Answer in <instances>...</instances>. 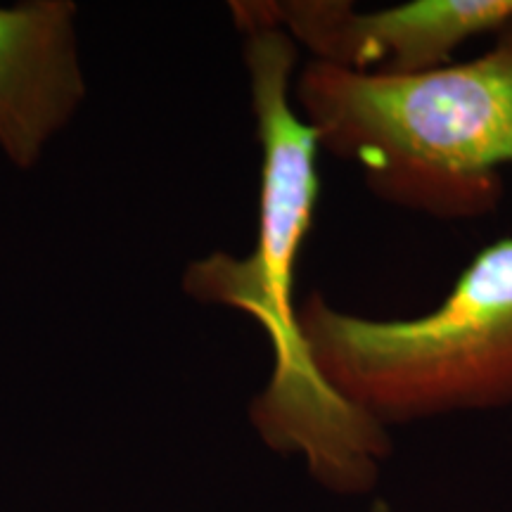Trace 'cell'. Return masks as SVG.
<instances>
[{"label": "cell", "mask_w": 512, "mask_h": 512, "mask_svg": "<svg viewBox=\"0 0 512 512\" xmlns=\"http://www.w3.org/2000/svg\"><path fill=\"white\" fill-rule=\"evenodd\" d=\"M245 31V62L259 128L261 188L256 245L245 259L211 254L185 271V292L254 318L273 351V373L252 403L268 446L302 453L320 482L339 491L368 489L389 448L384 427L332 392L313 366L294 306V264L320 195L318 138L290 102L297 43L252 8L233 3Z\"/></svg>", "instance_id": "6da1fadb"}, {"label": "cell", "mask_w": 512, "mask_h": 512, "mask_svg": "<svg viewBox=\"0 0 512 512\" xmlns=\"http://www.w3.org/2000/svg\"><path fill=\"white\" fill-rule=\"evenodd\" d=\"M299 328L323 382L380 427L512 406V235L430 313L363 318L313 292Z\"/></svg>", "instance_id": "3957f363"}, {"label": "cell", "mask_w": 512, "mask_h": 512, "mask_svg": "<svg viewBox=\"0 0 512 512\" xmlns=\"http://www.w3.org/2000/svg\"><path fill=\"white\" fill-rule=\"evenodd\" d=\"M259 15L309 48L313 60L358 74L408 76L446 67L470 38L512 22V0H413L361 12L347 0L254 3Z\"/></svg>", "instance_id": "277c9868"}, {"label": "cell", "mask_w": 512, "mask_h": 512, "mask_svg": "<svg viewBox=\"0 0 512 512\" xmlns=\"http://www.w3.org/2000/svg\"><path fill=\"white\" fill-rule=\"evenodd\" d=\"M320 150L358 166L394 207L472 221L503 202L512 164V22L470 62L408 76L311 60L294 83Z\"/></svg>", "instance_id": "7a4b0ae2"}, {"label": "cell", "mask_w": 512, "mask_h": 512, "mask_svg": "<svg viewBox=\"0 0 512 512\" xmlns=\"http://www.w3.org/2000/svg\"><path fill=\"white\" fill-rule=\"evenodd\" d=\"M74 12L62 0L0 10V147L17 166L36 162L83 95Z\"/></svg>", "instance_id": "5b68a950"}]
</instances>
